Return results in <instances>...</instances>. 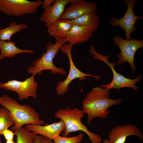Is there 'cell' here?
I'll use <instances>...</instances> for the list:
<instances>
[{"mask_svg":"<svg viewBox=\"0 0 143 143\" xmlns=\"http://www.w3.org/2000/svg\"><path fill=\"white\" fill-rule=\"evenodd\" d=\"M72 46L69 43L63 45L60 50L63 53L67 55L69 59L70 68L68 75L65 80L58 82L57 84L56 90L57 94L61 95L66 93L69 90V85L74 80L78 78L80 81L86 79V77H93L99 80L101 78L99 76L93 75L91 74H86L78 69L75 65L72 59Z\"/></svg>","mask_w":143,"mask_h":143,"instance_id":"8","label":"cell"},{"mask_svg":"<svg viewBox=\"0 0 143 143\" xmlns=\"http://www.w3.org/2000/svg\"><path fill=\"white\" fill-rule=\"evenodd\" d=\"M90 48L89 52L93 55L94 59H99L104 62L109 67L113 72V77L111 82L107 84H102L101 85L102 87L107 88L109 90L113 88L118 90L123 87L130 88L135 90H138V87L136 86V83L141 81L142 78V77L138 75L136 78L133 79L126 78L117 73L115 70L114 67L116 65V63L109 62V56L103 55L98 53L93 45H91Z\"/></svg>","mask_w":143,"mask_h":143,"instance_id":"5","label":"cell"},{"mask_svg":"<svg viewBox=\"0 0 143 143\" xmlns=\"http://www.w3.org/2000/svg\"><path fill=\"white\" fill-rule=\"evenodd\" d=\"M124 3L127 7L126 13L123 17L118 19L115 17H112L110 20L111 25L114 27L119 26L125 32V39L129 40L131 38L132 33L136 30L135 24L139 19L143 17L141 16L135 15L133 8L137 3L135 0H125Z\"/></svg>","mask_w":143,"mask_h":143,"instance_id":"10","label":"cell"},{"mask_svg":"<svg viewBox=\"0 0 143 143\" xmlns=\"http://www.w3.org/2000/svg\"><path fill=\"white\" fill-rule=\"evenodd\" d=\"M28 130L36 135H39L53 140L65 130V126L64 121H60L45 125L28 124L25 127Z\"/></svg>","mask_w":143,"mask_h":143,"instance_id":"12","label":"cell"},{"mask_svg":"<svg viewBox=\"0 0 143 143\" xmlns=\"http://www.w3.org/2000/svg\"><path fill=\"white\" fill-rule=\"evenodd\" d=\"M109 95V90L100 86L93 87L87 94L82 102V110L87 115L88 124L95 118H106L110 111L109 107L121 103L122 99H110Z\"/></svg>","mask_w":143,"mask_h":143,"instance_id":"1","label":"cell"},{"mask_svg":"<svg viewBox=\"0 0 143 143\" xmlns=\"http://www.w3.org/2000/svg\"><path fill=\"white\" fill-rule=\"evenodd\" d=\"M0 60L5 58L14 57L19 53L35 54L32 50H24L19 48L16 46L15 42L11 40L7 41L0 40Z\"/></svg>","mask_w":143,"mask_h":143,"instance_id":"17","label":"cell"},{"mask_svg":"<svg viewBox=\"0 0 143 143\" xmlns=\"http://www.w3.org/2000/svg\"><path fill=\"white\" fill-rule=\"evenodd\" d=\"M40 0H0V11L9 16L19 17L35 13L42 5Z\"/></svg>","mask_w":143,"mask_h":143,"instance_id":"6","label":"cell"},{"mask_svg":"<svg viewBox=\"0 0 143 143\" xmlns=\"http://www.w3.org/2000/svg\"><path fill=\"white\" fill-rule=\"evenodd\" d=\"M132 135L138 137L142 141L143 140L142 132L135 124L118 125L113 127L109 132L108 140L111 143H125L127 137Z\"/></svg>","mask_w":143,"mask_h":143,"instance_id":"11","label":"cell"},{"mask_svg":"<svg viewBox=\"0 0 143 143\" xmlns=\"http://www.w3.org/2000/svg\"><path fill=\"white\" fill-rule=\"evenodd\" d=\"M97 8L95 3L81 0L79 3L71 5L65 8L60 19L71 20L76 19L85 14L97 12Z\"/></svg>","mask_w":143,"mask_h":143,"instance_id":"13","label":"cell"},{"mask_svg":"<svg viewBox=\"0 0 143 143\" xmlns=\"http://www.w3.org/2000/svg\"><path fill=\"white\" fill-rule=\"evenodd\" d=\"M81 0H69V3L71 5H74L77 4L80 2Z\"/></svg>","mask_w":143,"mask_h":143,"instance_id":"26","label":"cell"},{"mask_svg":"<svg viewBox=\"0 0 143 143\" xmlns=\"http://www.w3.org/2000/svg\"><path fill=\"white\" fill-rule=\"evenodd\" d=\"M84 114L82 110L77 108H67L65 109L58 110L55 113L54 116L62 120L65 124V128L62 132V136L67 137L71 132L81 131L87 135L92 143H100L102 137L90 132L82 122L81 119Z\"/></svg>","mask_w":143,"mask_h":143,"instance_id":"3","label":"cell"},{"mask_svg":"<svg viewBox=\"0 0 143 143\" xmlns=\"http://www.w3.org/2000/svg\"><path fill=\"white\" fill-rule=\"evenodd\" d=\"M14 131L16 136V143H33L36 134L25 127H23Z\"/></svg>","mask_w":143,"mask_h":143,"instance_id":"21","label":"cell"},{"mask_svg":"<svg viewBox=\"0 0 143 143\" xmlns=\"http://www.w3.org/2000/svg\"><path fill=\"white\" fill-rule=\"evenodd\" d=\"M33 143H54L53 140L42 135H36L34 137Z\"/></svg>","mask_w":143,"mask_h":143,"instance_id":"23","label":"cell"},{"mask_svg":"<svg viewBox=\"0 0 143 143\" xmlns=\"http://www.w3.org/2000/svg\"><path fill=\"white\" fill-rule=\"evenodd\" d=\"M14 124L12 117L8 110L3 106L0 107V136L5 130Z\"/></svg>","mask_w":143,"mask_h":143,"instance_id":"20","label":"cell"},{"mask_svg":"<svg viewBox=\"0 0 143 143\" xmlns=\"http://www.w3.org/2000/svg\"><path fill=\"white\" fill-rule=\"evenodd\" d=\"M113 40L120 50L117 55L119 59L118 63L123 65L124 63L128 62L131 68V73H133L136 70L134 64L135 54L138 49L143 47V39L137 40L132 38L126 40L117 35L113 37Z\"/></svg>","mask_w":143,"mask_h":143,"instance_id":"7","label":"cell"},{"mask_svg":"<svg viewBox=\"0 0 143 143\" xmlns=\"http://www.w3.org/2000/svg\"><path fill=\"white\" fill-rule=\"evenodd\" d=\"M34 76L32 75L23 81L12 79L5 83L0 82V88L16 92L20 100L31 97L35 99L38 84L35 81Z\"/></svg>","mask_w":143,"mask_h":143,"instance_id":"9","label":"cell"},{"mask_svg":"<svg viewBox=\"0 0 143 143\" xmlns=\"http://www.w3.org/2000/svg\"><path fill=\"white\" fill-rule=\"evenodd\" d=\"M73 25L82 26L87 28L93 32L98 29L100 18L96 12H89L76 19L70 20Z\"/></svg>","mask_w":143,"mask_h":143,"instance_id":"18","label":"cell"},{"mask_svg":"<svg viewBox=\"0 0 143 143\" xmlns=\"http://www.w3.org/2000/svg\"><path fill=\"white\" fill-rule=\"evenodd\" d=\"M69 2V0H55L50 7L44 10L39 18V21L44 23L47 27L60 19Z\"/></svg>","mask_w":143,"mask_h":143,"instance_id":"14","label":"cell"},{"mask_svg":"<svg viewBox=\"0 0 143 143\" xmlns=\"http://www.w3.org/2000/svg\"><path fill=\"white\" fill-rule=\"evenodd\" d=\"M0 19H1V16L0 15Z\"/></svg>","mask_w":143,"mask_h":143,"instance_id":"30","label":"cell"},{"mask_svg":"<svg viewBox=\"0 0 143 143\" xmlns=\"http://www.w3.org/2000/svg\"><path fill=\"white\" fill-rule=\"evenodd\" d=\"M0 143H2L1 139L0 137Z\"/></svg>","mask_w":143,"mask_h":143,"instance_id":"29","label":"cell"},{"mask_svg":"<svg viewBox=\"0 0 143 143\" xmlns=\"http://www.w3.org/2000/svg\"><path fill=\"white\" fill-rule=\"evenodd\" d=\"M54 0H44L42 6L44 10L50 7L54 2Z\"/></svg>","mask_w":143,"mask_h":143,"instance_id":"25","label":"cell"},{"mask_svg":"<svg viewBox=\"0 0 143 143\" xmlns=\"http://www.w3.org/2000/svg\"><path fill=\"white\" fill-rule=\"evenodd\" d=\"M83 135L79 133L77 135L72 137H64L60 135L53 140L54 143H81L83 138Z\"/></svg>","mask_w":143,"mask_h":143,"instance_id":"22","label":"cell"},{"mask_svg":"<svg viewBox=\"0 0 143 143\" xmlns=\"http://www.w3.org/2000/svg\"><path fill=\"white\" fill-rule=\"evenodd\" d=\"M5 143H15L14 140H6Z\"/></svg>","mask_w":143,"mask_h":143,"instance_id":"28","label":"cell"},{"mask_svg":"<svg viewBox=\"0 0 143 143\" xmlns=\"http://www.w3.org/2000/svg\"><path fill=\"white\" fill-rule=\"evenodd\" d=\"M56 40L54 44L49 42L46 44V52L43 53L40 57L34 61L32 65L28 67L27 70L28 73L34 75L37 74L40 75L43 71L49 70L53 74H66L65 70L62 68H58L55 66L53 61L61 47L67 41L65 38Z\"/></svg>","mask_w":143,"mask_h":143,"instance_id":"4","label":"cell"},{"mask_svg":"<svg viewBox=\"0 0 143 143\" xmlns=\"http://www.w3.org/2000/svg\"><path fill=\"white\" fill-rule=\"evenodd\" d=\"M0 105L8 110L12 117L14 124L11 130L13 131L28 124H47L30 105L26 104L21 105L6 94L0 96Z\"/></svg>","mask_w":143,"mask_h":143,"instance_id":"2","label":"cell"},{"mask_svg":"<svg viewBox=\"0 0 143 143\" xmlns=\"http://www.w3.org/2000/svg\"><path fill=\"white\" fill-rule=\"evenodd\" d=\"M102 143H111L109 141L108 139H105L102 142Z\"/></svg>","mask_w":143,"mask_h":143,"instance_id":"27","label":"cell"},{"mask_svg":"<svg viewBox=\"0 0 143 143\" xmlns=\"http://www.w3.org/2000/svg\"><path fill=\"white\" fill-rule=\"evenodd\" d=\"M28 27V25L26 24L21 23L18 24L15 22L12 21L6 28L0 29V40L10 41L13 35L26 29Z\"/></svg>","mask_w":143,"mask_h":143,"instance_id":"19","label":"cell"},{"mask_svg":"<svg viewBox=\"0 0 143 143\" xmlns=\"http://www.w3.org/2000/svg\"><path fill=\"white\" fill-rule=\"evenodd\" d=\"M73 25L70 20L60 19L47 26V32L56 40L65 38Z\"/></svg>","mask_w":143,"mask_h":143,"instance_id":"16","label":"cell"},{"mask_svg":"<svg viewBox=\"0 0 143 143\" xmlns=\"http://www.w3.org/2000/svg\"><path fill=\"white\" fill-rule=\"evenodd\" d=\"M93 32L85 27L73 25L65 38L69 44L72 46L78 45L88 41L93 36Z\"/></svg>","mask_w":143,"mask_h":143,"instance_id":"15","label":"cell"},{"mask_svg":"<svg viewBox=\"0 0 143 143\" xmlns=\"http://www.w3.org/2000/svg\"><path fill=\"white\" fill-rule=\"evenodd\" d=\"M2 135L3 136L6 140H13L15 135L14 132L8 129L5 130L3 131Z\"/></svg>","mask_w":143,"mask_h":143,"instance_id":"24","label":"cell"}]
</instances>
